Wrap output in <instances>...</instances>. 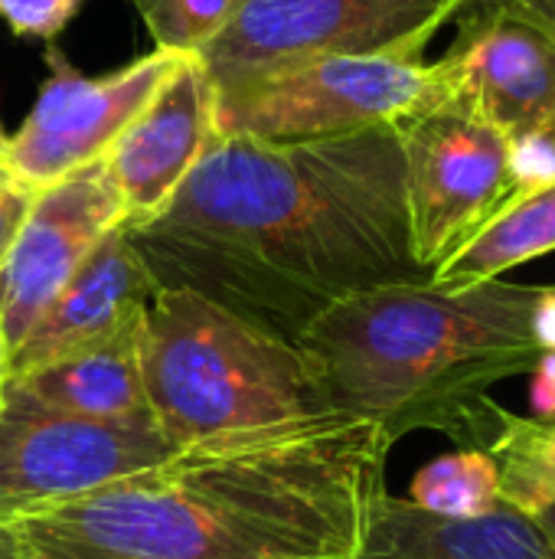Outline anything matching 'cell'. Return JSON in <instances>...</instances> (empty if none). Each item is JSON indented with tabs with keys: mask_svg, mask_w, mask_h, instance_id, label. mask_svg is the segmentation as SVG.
Wrapping results in <instances>:
<instances>
[{
	"mask_svg": "<svg viewBox=\"0 0 555 559\" xmlns=\"http://www.w3.org/2000/svg\"><path fill=\"white\" fill-rule=\"evenodd\" d=\"M540 285L435 288L396 282L357 292L294 341L334 416L370 419L393 442L429 429L491 452L517 413L491 390L543 357L533 341Z\"/></svg>",
	"mask_w": 555,
	"mask_h": 559,
	"instance_id": "obj_3",
	"label": "cell"
},
{
	"mask_svg": "<svg viewBox=\"0 0 555 559\" xmlns=\"http://www.w3.org/2000/svg\"><path fill=\"white\" fill-rule=\"evenodd\" d=\"M533 521H536V527L543 531V537L550 540V547L555 550V501L550 504V508H543Z\"/></svg>",
	"mask_w": 555,
	"mask_h": 559,
	"instance_id": "obj_26",
	"label": "cell"
},
{
	"mask_svg": "<svg viewBox=\"0 0 555 559\" xmlns=\"http://www.w3.org/2000/svg\"><path fill=\"white\" fill-rule=\"evenodd\" d=\"M0 559H26V557H23V550H7V554H0Z\"/></svg>",
	"mask_w": 555,
	"mask_h": 559,
	"instance_id": "obj_29",
	"label": "cell"
},
{
	"mask_svg": "<svg viewBox=\"0 0 555 559\" xmlns=\"http://www.w3.org/2000/svg\"><path fill=\"white\" fill-rule=\"evenodd\" d=\"M124 226L121 193L105 160L39 190L0 259V328L13 350L88 252Z\"/></svg>",
	"mask_w": 555,
	"mask_h": 559,
	"instance_id": "obj_10",
	"label": "cell"
},
{
	"mask_svg": "<svg viewBox=\"0 0 555 559\" xmlns=\"http://www.w3.org/2000/svg\"><path fill=\"white\" fill-rule=\"evenodd\" d=\"M177 445L154 419H88L52 409L13 380L0 406V518L72 501L170 459Z\"/></svg>",
	"mask_w": 555,
	"mask_h": 559,
	"instance_id": "obj_7",
	"label": "cell"
},
{
	"mask_svg": "<svg viewBox=\"0 0 555 559\" xmlns=\"http://www.w3.org/2000/svg\"><path fill=\"white\" fill-rule=\"evenodd\" d=\"M0 138H3V128H0ZM33 197H36V193H29V190L10 174V167H7V160H3V151H0V259H3V252L10 249V242H13V236H16V229H20V223H23L29 203H33Z\"/></svg>",
	"mask_w": 555,
	"mask_h": 559,
	"instance_id": "obj_22",
	"label": "cell"
},
{
	"mask_svg": "<svg viewBox=\"0 0 555 559\" xmlns=\"http://www.w3.org/2000/svg\"><path fill=\"white\" fill-rule=\"evenodd\" d=\"M186 52L150 49L147 56L108 72H79L56 46L46 52L49 79L16 131L0 138L10 174L39 193L82 167L105 160L118 134L154 98Z\"/></svg>",
	"mask_w": 555,
	"mask_h": 559,
	"instance_id": "obj_9",
	"label": "cell"
},
{
	"mask_svg": "<svg viewBox=\"0 0 555 559\" xmlns=\"http://www.w3.org/2000/svg\"><path fill=\"white\" fill-rule=\"evenodd\" d=\"M370 559H555L536 521L500 501L491 514L451 521L386 495L370 524Z\"/></svg>",
	"mask_w": 555,
	"mask_h": 559,
	"instance_id": "obj_14",
	"label": "cell"
},
{
	"mask_svg": "<svg viewBox=\"0 0 555 559\" xmlns=\"http://www.w3.org/2000/svg\"><path fill=\"white\" fill-rule=\"evenodd\" d=\"M406 174L412 255L435 272L517 190V144L445 102L396 128Z\"/></svg>",
	"mask_w": 555,
	"mask_h": 559,
	"instance_id": "obj_8",
	"label": "cell"
},
{
	"mask_svg": "<svg viewBox=\"0 0 555 559\" xmlns=\"http://www.w3.org/2000/svg\"><path fill=\"white\" fill-rule=\"evenodd\" d=\"M157 292L128 229H111L10 350V377L137 331Z\"/></svg>",
	"mask_w": 555,
	"mask_h": 559,
	"instance_id": "obj_13",
	"label": "cell"
},
{
	"mask_svg": "<svg viewBox=\"0 0 555 559\" xmlns=\"http://www.w3.org/2000/svg\"><path fill=\"white\" fill-rule=\"evenodd\" d=\"M357 559H370V557H357Z\"/></svg>",
	"mask_w": 555,
	"mask_h": 559,
	"instance_id": "obj_31",
	"label": "cell"
},
{
	"mask_svg": "<svg viewBox=\"0 0 555 559\" xmlns=\"http://www.w3.org/2000/svg\"><path fill=\"white\" fill-rule=\"evenodd\" d=\"M500 468L504 504L536 518L555 501V419L514 416L491 449Z\"/></svg>",
	"mask_w": 555,
	"mask_h": 559,
	"instance_id": "obj_18",
	"label": "cell"
},
{
	"mask_svg": "<svg viewBox=\"0 0 555 559\" xmlns=\"http://www.w3.org/2000/svg\"><path fill=\"white\" fill-rule=\"evenodd\" d=\"M160 288L298 341L337 301L425 282L396 128L330 141L213 138L170 203L124 226Z\"/></svg>",
	"mask_w": 555,
	"mask_h": 559,
	"instance_id": "obj_1",
	"label": "cell"
},
{
	"mask_svg": "<svg viewBox=\"0 0 555 559\" xmlns=\"http://www.w3.org/2000/svg\"><path fill=\"white\" fill-rule=\"evenodd\" d=\"M239 0H154L141 10L160 49L196 52L229 20Z\"/></svg>",
	"mask_w": 555,
	"mask_h": 559,
	"instance_id": "obj_19",
	"label": "cell"
},
{
	"mask_svg": "<svg viewBox=\"0 0 555 559\" xmlns=\"http://www.w3.org/2000/svg\"><path fill=\"white\" fill-rule=\"evenodd\" d=\"M484 3H494L500 10L514 13L527 26L540 29L555 46V0H484Z\"/></svg>",
	"mask_w": 555,
	"mask_h": 559,
	"instance_id": "obj_24",
	"label": "cell"
},
{
	"mask_svg": "<svg viewBox=\"0 0 555 559\" xmlns=\"http://www.w3.org/2000/svg\"><path fill=\"white\" fill-rule=\"evenodd\" d=\"M141 373L150 416L177 449L334 416L294 341L183 288L150 298Z\"/></svg>",
	"mask_w": 555,
	"mask_h": 559,
	"instance_id": "obj_4",
	"label": "cell"
},
{
	"mask_svg": "<svg viewBox=\"0 0 555 559\" xmlns=\"http://www.w3.org/2000/svg\"><path fill=\"white\" fill-rule=\"evenodd\" d=\"M82 0H0V16L16 36H39L56 39Z\"/></svg>",
	"mask_w": 555,
	"mask_h": 559,
	"instance_id": "obj_20",
	"label": "cell"
},
{
	"mask_svg": "<svg viewBox=\"0 0 555 559\" xmlns=\"http://www.w3.org/2000/svg\"><path fill=\"white\" fill-rule=\"evenodd\" d=\"M550 177H555V115L540 134L517 147V190H527Z\"/></svg>",
	"mask_w": 555,
	"mask_h": 559,
	"instance_id": "obj_21",
	"label": "cell"
},
{
	"mask_svg": "<svg viewBox=\"0 0 555 559\" xmlns=\"http://www.w3.org/2000/svg\"><path fill=\"white\" fill-rule=\"evenodd\" d=\"M445 102L442 69L422 56H324L216 88V138L330 141L399 128Z\"/></svg>",
	"mask_w": 555,
	"mask_h": 559,
	"instance_id": "obj_5",
	"label": "cell"
},
{
	"mask_svg": "<svg viewBox=\"0 0 555 559\" xmlns=\"http://www.w3.org/2000/svg\"><path fill=\"white\" fill-rule=\"evenodd\" d=\"M150 3H154V0H134V7H137V10H147Z\"/></svg>",
	"mask_w": 555,
	"mask_h": 559,
	"instance_id": "obj_30",
	"label": "cell"
},
{
	"mask_svg": "<svg viewBox=\"0 0 555 559\" xmlns=\"http://www.w3.org/2000/svg\"><path fill=\"white\" fill-rule=\"evenodd\" d=\"M530 403L536 419H555V354H543L530 370Z\"/></svg>",
	"mask_w": 555,
	"mask_h": 559,
	"instance_id": "obj_23",
	"label": "cell"
},
{
	"mask_svg": "<svg viewBox=\"0 0 555 559\" xmlns=\"http://www.w3.org/2000/svg\"><path fill=\"white\" fill-rule=\"evenodd\" d=\"M530 328L540 354H555V285H540Z\"/></svg>",
	"mask_w": 555,
	"mask_h": 559,
	"instance_id": "obj_25",
	"label": "cell"
},
{
	"mask_svg": "<svg viewBox=\"0 0 555 559\" xmlns=\"http://www.w3.org/2000/svg\"><path fill=\"white\" fill-rule=\"evenodd\" d=\"M419 511L451 521H468L500 508V468L491 452L455 449L429 462L415 478L409 498Z\"/></svg>",
	"mask_w": 555,
	"mask_h": 559,
	"instance_id": "obj_17",
	"label": "cell"
},
{
	"mask_svg": "<svg viewBox=\"0 0 555 559\" xmlns=\"http://www.w3.org/2000/svg\"><path fill=\"white\" fill-rule=\"evenodd\" d=\"M7 380H10V347H7V337H3V328H0V406H3Z\"/></svg>",
	"mask_w": 555,
	"mask_h": 559,
	"instance_id": "obj_27",
	"label": "cell"
},
{
	"mask_svg": "<svg viewBox=\"0 0 555 559\" xmlns=\"http://www.w3.org/2000/svg\"><path fill=\"white\" fill-rule=\"evenodd\" d=\"M393 445L350 416L252 429L10 524L26 559H357Z\"/></svg>",
	"mask_w": 555,
	"mask_h": 559,
	"instance_id": "obj_2",
	"label": "cell"
},
{
	"mask_svg": "<svg viewBox=\"0 0 555 559\" xmlns=\"http://www.w3.org/2000/svg\"><path fill=\"white\" fill-rule=\"evenodd\" d=\"M555 249V177L517 190L432 275L435 288H471Z\"/></svg>",
	"mask_w": 555,
	"mask_h": 559,
	"instance_id": "obj_16",
	"label": "cell"
},
{
	"mask_svg": "<svg viewBox=\"0 0 555 559\" xmlns=\"http://www.w3.org/2000/svg\"><path fill=\"white\" fill-rule=\"evenodd\" d=\"M33 400L88 419H154L141 373V328L10 377Z\"/></svg>",
	"mask_w": 555,
	"mask_h": 559,
	"instance_id": "obj_15",
	"label": "cell"
},
{
	"mask_svg": "<svg viewBox=\"0 0 555 559\" xmlns=\"http://www.w3.org/2000/svg\"><path fill=\"white\" fill-rule=\"evenodd\" d=\"M468 0H239L193 56L213 88L258 79L324 56L406 52L429 39Z\"/></svg>",
	"mask_w": 555,
	"mask_h": 559,
	"instance_id": "obj_6",
	"label": "cell"
},
{
	"mask_svg": "<svg viewBox=\"0 0 555 559\" xmlns=\"http://www.w3.org/2000/svg\"><path fill=\"white\" fill-rule=\"evenodd\" d=\"M7 550H23V547H20V537L13 531V524H7L0 518V554H7Z\"/></svg>",
	"mask_w": 555,
	"mask_h": 559,
	"instance_id": "obj_28",
	"label": "cell"
},
{
	"mask_svg": "<svg viewBox=\"0 0 555 559\" xmlns=\"http://www.w3.org/2000/svg\"><path fill=\"white\" fill-rule=\"evenodd\" d=\"M461 16L458 39L438 59L448 102L507 134L517 147L555 115V46L514 13L484 3Z\"/></svg>",
	"mask_w": 555,
	"mask_h": 559,
	"instance_id": "obj_11",
	"label": "cell"
},
{
	"mask_svg": "<svg viewBox=\"0 0 555 559\" xmlns=\"http://www.w3.org/2000/svg\"><path fill=\"white\" fill-rule=\"evenodd\" d=\"M213 138L216 88L203 62L186 52L105 154V167L124 203V226L157 216Z\"/></svg>",
	"mask_w": 555,
	"mask_h": 559,
	"instance_id": "obj_12",
	"label": "cell"
}]
</instances>
